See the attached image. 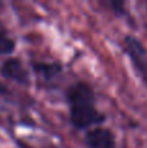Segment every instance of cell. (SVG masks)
I'll list each match as a JSON object with an SVG mask.
<instances>
[{"instance_id":"1","label":"cell","mask_w":147,"mask_h":148,"mask_svg":"<svg viewBox=\"0 0 147 148\" xmlns=\"http://www.w3.org/2000/svg\"><path fill=\"white\" fill-rule=\"evenodd\" d=\"M67 100L70 122L78 130L99 125L106 121V116L96 107L95 94L90 84L85 82L72 84L67 91Z\"/></svg>"},{"instance_id":"2","label":"cell","mask_w":147,"mask_h":148,"mask_svg":"<svg viewBox=\"0 0 147 148\" xmlns=\"http://www.w3.org/2000/svg\"><path fill=\"white\" fill-rule=\"evenodd\" d=\"M124 52L130 59L137 73L147 84V49L135 36L126 35L122 42Z\"/></svg>"},{"instance_id":"3","label":"cell","mask_w":147,"mask_h":148,"mask_svg":"<svg viewBox=\"0 0 147 148\" xmlns=\"http://www.w3.org/2000/svg\"><path fill=\"white\" fill-rule=\"evenodd\" d=\"M85 144L87 148H116V139L109 129L96 126L86 133Z\"/></svg>"},{"instance_id":"4","label":"cell","mask_w":147,"mask_h":148,"mask_svg":"<svg viewBox=\"0 0 147 148\" xmlns=\"http://www.w3.org/2000/svg\"><path fill=\"white\" fill-rule=\"evenodd\" d=\"M0 74L4 78L13 81L18 84H29L30 82V75L29 72L25 69L22 62L18 59H8L3 62L0 66Z\"/></svg>"},{"instance_id":"5","label":"cell","mask_w":147,"mask_h":148,"mask_svg":"<svg viewBox=\"0 0 147 148\" xmlns=\"http://www.w3.org/2000/svg\"><path fill=\"white\" fill-rule=\"evenodd\" d=\"M33 69L44 82H54L61 73V65L57 62H35Z\"/></svg>"},{"instance_id":"6","label":"cell","mask_w":147,"mask_h":148,"mask_svg":"<svg viewBox=\"0 0 147 148\" xmlns=\"http://www.w3.org/2000/svg\"><path fill=\"white\" fill-rule=\"evenodd\" d=\"M16 42L7 34L0 33V55H9L14 51Z\"/></svg>"},{"instance_id":"7","label":"cell","mask_w":147,"mask_h":148,"mask_svg":"<svg viewBox=\"0 0 147 148\" xmlns=\"http://www.w3.org/2000/svg\"><path fill=\"white\" fill-rule=\"evenodd\" d=\"M112 10L116 13L117 16H125L126 14V9H125V4L124 3H109Z\"/></svg>"},{"instance_id":"8","label":"cell","mask_w":147,"mask_h":148,"mask_svg":"<svg viewBox=\"0 0 147 148\" xmlns=\"http://www.w3.org/2000/svg\"><path fill=\"white\" fill-rule=\"evenodd\" d=\"M8 90H7V87L4 86V84L1 83V82H0V95H3V94H5V92H7Z\"/></svg>"}]
</instances>
